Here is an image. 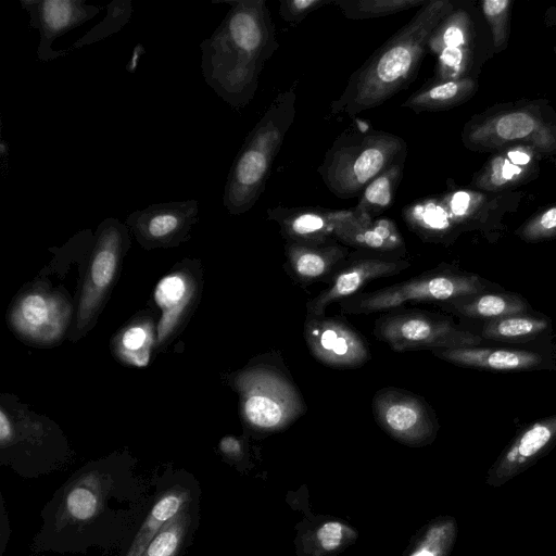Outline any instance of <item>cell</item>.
I'll return each mask as SVG.
<instances>
[{
    "instance_id": "5",
    "label": "cell",
    "mask_w": 556,
    "mask_h": 556,
    "mask_svg": "<svg viewBox=\"0 0 556 556\" xmlns=\"http://www.w3.org/2000/svg\"><path fill=\"white\" fill-rule=\"evenodd\" d=\"M489 286L479 276L440 266L388 287L358 292L339 302V306L345 314L384 313L403 308L406 304H438L477 294L486 291Z\"/></svg>"
},
{
    "instance_id": "6",
    "label": "cell",
    "mask_w": 556,
    "mask_h": 556,
    "mask_svg": "<svg viewBox=\"0 0 556 556\" xmlns=\"http://www.w3.org/2000/svg\"><path fill=\"white\" fill-rule=\"evenodd\" d=\"M464 144L489 151L528 147L540 153L556 152V118L547 117L536 105H526L473 117L464 127Z\"/></svg>"
},
{
    "instance_id": "17",
    "label": "cell",
    "mask_w": 556,
    "mask_h": 556,
    "mask_svg": "<svg viewBox=\"0 0 556 556\" xmlns=\"http://www.w3.org/2000/svg\"><path fill=\"white\" fill-rule=\"evenodd\" d=\"M352 214V208L277 206L267 210L268 218L278 224L286 241L308 245L336 242L337 227Z\"/></svg>"
},
{
    "instance_id": "42",
    "label": "cell",
    "mask_w": 556,
    "mask_h": 556,
    "mask_svg": "<svg viewBox=\"0 0 556 556\" xmlns=\"http://www.w3.org/2000/svg\"><path fill=\"white\" fill-rule=\"evenodd\" d=\"M413 556H441V552L438 548H434V539L432 542L430 541L419 548Z\"/></svg>"
},
{
    "instance_id": "16",
    "label": "cell",
    "mask_w": 556,
    "mask_h": 556,
    "mask_svg": "<svg viewBox=\"0 0 556 556\" xmlns=\"http://www.w3.org/2000/svg\"><path fill=\"white\" fill-rule=\"evenodd\" d=\"M556 444V415L523 429L503 451L486 475V484L501 486L515 478Z\"/></svg>"
},
{
    "instance_id": "30",
    "label": "cell",
    "mask_w": 556,
    "mask_h": 556,
    "mask_svg": "<svg viewBox=\"0 0 556 556\" xmlns=\"http://www.w3.org/2000/svg\"><path fill=\"white\" fill-rule=\"evenodd\" d=\"M427 2V0H333V4L350 20L383 17L421 8Z\"/></svg>"
},
{
    "instance_id": "36",
    "label": "cell",
    "mask_w": 556,
    "mask_h": 556,
    "mask_svg": "<svg viewBox=\"0 0 556 556\" xmlns=\"http://www.w3.org/2000/svg\"><path fill=\"white\" fill-rule=\"evenodd\" d=\"M554 235H556V206L545 210L521 230V237L527 240H541Z\"/></svg>"
},
{
    "instance_id": "8",
    "label": "cell",
    "mask_w": 556,
    "mask_h": 556,
    "mask_svg": "<svg viewBox=\"0 0 556 556\" xmlns=\"http://www.w3.org/2000/svg\"><path fill=\"white\" fill-rule=\"evenodd\" d=\"M371 408L377 424L403 442H427L437 433L434 410L421 395L412 391L383 387L375 393Z\"/></svg>"
},
{
    "instance_id": "2",
    "label": "cell",
    "mask_w": 556,
    "mask_h": 556,
    "mask_svg": "<svg viewBox=\"0 0 556 556\" xmlns=\"http://www.w3.org/2000/svg\"><path fill=\"white\" fill-rule=\"evenodd\" d=\"M454 8L450 0H430L355 71L341 96L331 102L332 115H356L381 105L415 78L427 43L441 20Z\"/></svg>"
},
{
    "instance_id": "3",
    "label": "cell",
    "mask_w": 556,
    "mask_h": 556,
    "mask_svg": "<svg viewBox=\"0 0 556 556\" xmlns=\"http://www.w3.org/2000/svg\"><path fill=\"white\" fill-rule=\"evenodd\" d=\"M294 89L270 103L252 128L227 176L223 203L232 215L248 212L258 200L273 162L295 116Z\"/></svg>"
},
{
    "instance_id": "13",
    "label": "cell",
    "mask_w": 556,
    "mask_h": 556,
    "mask_svg": "<svg viewBox=\"0 0 556 556\" xmlns=\"http://www.w3.org/2000/svg\"><path fill=\"white\" fill-rule=\"evenodd\" d=\"M20 4L29 15V26L39 30L36 54L41 62L64 56L65 51L52 48L55 39L92 20L101 10L85 0H21Z\"/></svg>"
},
{
    "instance_id": "10",
    "label": "cell",
    "mask_w": 556,
    "mask_h": 556,
    "mask_svg": "<svg viewBox=\"0 0 556 556\" xmlns=\"http://www.w3.org/2000/svg\"><path fill=\"white\" fill-rule=\"evenodd\" d=\"M303 337L309 353L332 368H357L371 358L365 338L340 316L306 315Z\"/></svg>"
},
{
    "instance_id": "20",
    "label": "cell",
    "mask_w": 556,
    "mask_h": 556,
    "mask_svg": "<svg viewBox=\"0 0 556 556\" xmlns=\"http://www.w3.org/2000/svg\"><path fill=\"white\" fill-rule=\"evenodd\" d=\"M448 363L490 370L515 371L545 368L552 359L535 351L495 348H455L430 351Z\"/></svg>"
},
{
    "instance_id": "25",
    "label": "cell",
    "mask_w": 556,
    "mask_h": 556,
    "mask_svg": "<svg viewBox=\"0 0 556 556\" xmlns=\"http://www.w3.org/2000/svg\"><path fill=\"white\" fill-rule=\"evenodd\" d=\"M189 500V492L184 489H172L160 495L125 556H141L163 527L188 508Z\"/></svg>"
},
{
    "instance_id": "9",
    "label": "cell",
    "mask_w": 556,
    "mask_h": 556,
    "mask_svg": "<svg viewBox=\"0 0 556 556\" xmlns=\"http://www.w3.org/2000/svg\"><path fill=\"white\" fill-rule=\"evenodd\" d=\"M127 245L128 231L118 219L109 217L99 225L87 279L80 296L77 329H85L96 316Z\"/></svg>"
},
{
    "instance_id": "28",
    "label": "cell",
    "mask_w": 556,
    "mask_h": 556,
    "mask_svg": "<svg viewBox=\"0 0 556 556\" xmlns=\"http://www.w3.org/2000/svg\"><path fill=\"white\" fill-rule=\"evenodd\" d=\"M534 150L528 147L507 148L505 153L493 157L480 173L476 186L481 189L497 190L519 181L528 172Z\"/></svg>"
},
{
    "instance_id": "43",
    "label": "cell",
    "mask_w": 556,
    "mask_h": 556,
    "mask_svg": "<svg viewBox=\"0 0 556 556\" xmlns=\"http://www.w3.org/2000/svg\"><path fill=\"white\" fill-rule=\"evenodd\" d=\"M9 152V147L4 140H1L0 143V153L1 155H5Z\"/></svg>"
},
{
    "instance_id": "23",
    "label": "cell",
    "mask_w": 556,
    "mask_h": 556,
    "mask_svg": "<svg viewBox=\"0 0 556 556\" xmlns=\"http://www.w3.org/2000/svg\"><path fill=\"white\" fill-rule=\"evenodd\" d=\"M437 305L459 317L486 321L526 314L529 311L528 303L516 294L488 291L457 298Z\"/></svg>"
},
{
    "instance_id": "21",
    "label": "cell",
    "mask_w": 556,
    "mask_h": 556,
    "mask_svg": "<svg viewBox=\"0 0 556 556\" xmlns=\"http://www.w3.org/2000/svg\"><path fill=\"white\" fill-rule=\"evenodd\" d=\"M64 319L61 302L41 293L25 295L12 313L17 332L41 343L52 342L61 336Z\"/></svg>"
},
{
    "instance_id": "35",
    "label": "cell",
    "mask_w": 556,
    "mask_h": 556,
    "mask_svg": "<svg viewBox=\"0 0 556 556\" xmlns=\"http://www.w3.org/2000/svg\"><path fill=\"white\" fill-rule=\"evenodd\" d=\"M331 3L333 0H281L279 1V14L285 22L298 25L309 13Z\"/></svg>"
},
{
    "instance_id": "12",
    "label": "cell",
    "mask_w": 556,
    "mask_h": 556,
    "mask_svg": "<svg viewBox=\"0 0 556 556\" xmlns=\"http://www.w3.org/2000/svg\"><path fill=\"white\" fill-rule=\"evenodd\" d=\"M405 258L378 255L348 257L327 279L328 287L306 303V315H326V308L358 292L369 281L399 275L410 267Z\"/></svg>"
},
{
    "instance_id": "7",
    "label": "cell",
    "mask_w": 556,
    "mask_h": 556,
    "mask_svg": "<svg viewBox=\"0 0 556 556\" xmlns=\"http://www.w3.org/2000/svg\"><path fill=\"white\" fill-rule=\"evenodd\" d=\"M376 339L394 352L478 346L483 339L437 313L399 308L382 313L374 323Z\"/></svg>"
},
{
    "instance_id": "31",
    "label": "cell",
    "mask_w": 556,
    "mask_h": 556,
    "mask_svg": "<svg viewBox=\"0 0 556 556\" xmlns=\"http://www.w3.org/2000/svg\"><path fill=\"white\" fill-rule=\"evenodd\" d=\"M190 523L191 514L187 508L163 527L141 556H178Z\"/></svg>"
},
{
    "instance_id": "11",
    "label": "cell",
    "mask_w": 556,
    "mask_h": 556,
    "mask_svg": "<svg viewBox=\"0 0 556 556\" xmlns=\"http://www.w3.org/2000/svg\"><path fill=\"white\" fill-rule=\"evenodd\" d=\"M295 386L286 370H278L269 365L262 370L257 378L251 380L244 390L242 412L247 421L252 426L273 430L285 426L298 417V410L292 409L291 400H301Z\"/></svg>"
},
{
    "instance_id": "32",
    "label": "cell",
    "mask_w": 556,
    "mask_h": 556,
    "mask_svg": "<svg viewBox=\"0 0 556 556\" xmlns=\"http://www.w3.org/2000/svg\"><path fill=\"white\" fill-rule=\"evenodd\" d=\"M105 8V17L76 40L70 50L92 45L119 31L130 21L134 11L130 0H114Z\"/></svg>"
},
{
    "instance_id": "18",
    "label": "cell",
    "mask_w": 556,
    "mask_h": 556,
    "mask_svg": "<svg viewBox=\"0 0 556 556\" xmlns=\"http://www.w3.org/2000/svg\"><path fill=\"white\" fill-rule=\"evenodd\" d=\"M353 211V208H352ZM334 240L348 248H355L374 255L402 258L405 242L396 226L389 218L365 220L353 214L334 231Z\"/></svg>"
},
{
    "instance_id": "33",
    "label": "cell",
    "mask_w": 556,
    "mask_h": 556,
    "mask_svg": "<svg viewBox=\"0 0 556 556\" xmlns=\"http://www.w3.org/2000/svg\"><path fill=\"white\" fill-rule=\"evenodd\" d=\"M152 337L149 325H135L127 328L117 344L122 358L136 366H146L150 358Z\"/></svg>"
},
{
    "instance_id": "24",
    "label": "cell",
    "mask_w": 556,
    "mask_h": 556,
    "mask_svg": "<svg viewBox=\"0 0 556 556\" xmlns=\"http://www.w3.org/2000/svg\"><path fill=\"white\" fill-rule=\"evenodd\" d=\"M476 90L471 77L429 84L410 94L402 106L416 113L447 110L467 101Z\"/></svg>"
},
{
    "instance_id": "29",
    "label": "cell",
    "mask_w": 556,
    "mask_h": 556,
    "mask_svg": "<svg viewBox=\"0 0 556 556\" xmlns=\"http://www.w3.org/2000/svg\"><path fill=\"white\" fill-rule=\"evenodd\" d=\"M548 327L544 318L519 314L485 321L479 336L483 340L519 341L538 337Z\"/></svg>"
},
{
    "instance_id": "27",
    "label": "cell",
    "mask_w": 556,
    "mask_h": 556,
    "mask_svg": "<svg viewBox=\"0 0 556 556\" xmlns=\"http://www.w3.org/2000/svg\"><path fill=\"white\" fill-rule=\"evenodd\" d=\"M190 280L181 274H170L156 286L154 298L162 308V318L157 327V339L162 342L176 327L192 295Z\"/></svg>"
},
{
    "instance_id": "15",
    "label": "cell",
    "mask_w": 556,
    "mask_h": 556,
    "mask_svg": "<svg viewBox=\"0 0 556 556\" xmlns=\"http://www.w3.org/2000/svg\"><path fill=\"white\" fill-rule=\"evenodd\" d=\"M198 214L197 200L169 201L135 211L126 223L142 244H170L184 240Z\"/></svg>"
},
{
    "instance_id": "26",
    "label": "cell",
    "mask_w": 556,
    "mask_h": 556,
    "mask_svg": "<svg viewBox=\"0 0 556 556\" xmlns=\"http://www.w3.org/2000/svg\"><path fill=\"white\" fill-rule=\"evenodd\" d=\"M405 157L406 154L401 155L365 187L353 207L359 218L374 220L392 204L403 177Z\"/></svg>"
},
{
    "instance_id": "41",
    "label": "cell",
    "mask_w": 556,
    "mask_h": 556,
    "mask_svg": "<svg viewBox=\"0 0 556 556\" xmlns=\"http://www.w3.org/2000/svg\"><path fill=\"white\" fill-rule=\"evenodd\" d=\"M144 53H146V49L142 43H137L134 47L130 59H129L128 63L126 64V71L128 73L136 72L138 64H139V60H140L141 55Z\"/></svg>"
},
{
    "instance_id": "40",
    "label": "cell",
    "mask_w": 556,
    "mask_h": 556,
    "mask_svg": "<svg viewBox=\"0 0 556 556\" xmlns=\"http://www.w3.org/2000/svg\"><path fill=\"white\" fill-rule=\"evenodd\" d=\"M12 437L10 420L3 410L0 412V442L4 446Z\"/></svg>"
},
{
    "instance_id": "1",
    "label": "cell",
    "mask_w": 556,
    "mask_h": 556,
    "mask_svg": "<svg viewBox=\"0 0 556 556\" xmlns=\"http://www.w3.org/2000/svg\"><path fill=\"white\" fill-rule=\"evenodd\" d=\"M224 3L230 9L214 33L201 41L200 65L208 87L239 110L253 99L260 73L278 41L264 0Z\"/></svg>"
},
{
    "instance_id": "19",
    "label": "cell",
    "mask_w": 556,
    "mask_h": 556,
    "mask_svg": "<svg viewBox=\"0 0 556 556\" xmlns=\"http://www.w3.org/2000/svg\"><path fill=\"white\" fill-rule=\"evenodd\" d=\"M283 268L289 277L302 288L327 281L334 270L349 257L348 247L331 242L321 245L286 241Z\"/></svg>"
},
{
    "instance_id": "38",
    "label": "cell",
    "mask_w": 556,
    "mask_h": 556,
    "mask_svg": "<svg viewBox=\"0 0 556 556\" xmlns=\"http://www.w3.org/2000/svg\"><path fill=\"white\" fill-rule=\"evenodd\" d=\"M316 535L324 549L333 551L341 544L343 538V526L338 521L325 522L317 530Z\"/></svg>"
},
{
    "instance_id": "44",
    "label": "cell",
    "mask_w": 556,
    "mask_h": 556,
    "mask_svg": "<svg viewBox=\"0 0 556 556\" xmlns=\"http://www.w3.org/2000/svg\"><path fill=\"white\" fill-rule=\"evenodd\" d=\"M554 51H555V53H556V47L554 48Z\"/></svg>"
},
{
    "instance_id": "37",
    "label": "cell",
    "mask_w": 556,
    "mask_h": 556,
    "mask_svg": "<svg viewBox=\"0 0 556 556\" xmlns=\"http://www.w3.org/2000/svg\"><path fill=\"white\" fill-rule=\"evenodd\" d=\"M97 495L86 485L73 489L67 500V508H71V515L78 519L91 517L97 509Z\"/></svg>"
},
{
    "instance_id": "14",
    "label": "cell",
    "mask_w": 556,
    "mask_h": 556,
    "mask_svg": "<svg viewBox=\"0 0 556 556\" xmlns=\"http://www.w3.org/2000/svg\"><path fill=\"white\" fill-rule=\"evenodd\" d=\"M470 35L467 13L454 7L433 29L427 43V51L437 60L430 84L468 77Z\"/></svg>"
},
{
    "instance_id": "4",
    "label": "cell",
    "mask_w": 556,
    "mask_h": 556,
    "mask_svg": "<svg viewBox=\"0 0 556 556\" xmlns=\"http://www.w3.org/2000/svg\"><path fill=\"white\" fill-rule=\"evenodd\" d=\"M406 150L403 138L359 125L346 129L334 140L317 170L334 195L350 199L361 195L365 187L406 154Z\"/></svg>"
},
{
    "instance_id": "34",
    "label": "cell",
    "mask_w": 556,
    "mask_h": 556,
    "mask_svg": "<svg viewBox=\"0 0 556 556\" xmlns=\"http://www.w3.org/2000/svg\"><path fill=\"white\" fill-rule=\"evenodd\" d=\"M510 5L509 0H485L482 2V12L491 26L496 52L503 50L507 45Z\"/></svg>"
},
{
    "instance_id": "39",
    "label": "cell",
    "mask_w": 556,
    "mask_h": 556,
    "mask_svg": "<svg viewBox=\"0 0 556 556\" xmlns=\"http://www.w3.org/2000/svg\"><path fill=\"white\" fill-rule=\"evenodd\" d=\"M219 447L222 452L230 457H237L242 453V446L238 439L226 437L220 441Z\"/></svg>"
},
{
    "instance_id": "22",
    "label": "cell",
    "mask_w": 556,
    "mask_h": 556,
    "mask_svg": "<svg viewBox=\"0 0 556 556\" xmlns=\"http://www.w3.org/2000/svg\"><path fill=\"white\" fill-rule=\"evenodd\" d=\"M402 216L408 229L425 242L450 243L458 232L441 195L409 203Z\"/></svg>"
}]
</instances>
